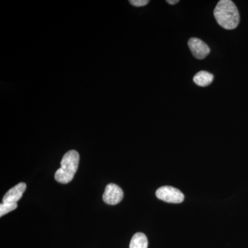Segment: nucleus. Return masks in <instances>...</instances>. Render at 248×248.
I'll return each mask as SVG.
<instances>
[{
  "instance_id": "obj_1",
  "label": "nucleus",
  "mask_w": 248,
  "mask_h": 248,
  "mask_svg": "<svg viewBox=\"0 0 248 248\" xmlns=\"http://www.w3.org/2000/svg\"><path fill=\"white\" fill-rule=\"evenodd\" d=\"M214 16L218 25L226 30H233L239 25V11L231 0H221L218 1L214 11Z\"/></svg>"
},
{
  "instance_id": "obj_2",
  "label": "nucleus",
  "mask_w": 248,
  "mask_h": 248,
  "mask_svg": "<svg viewBox=\"0 0 248 248\" xmlns=\"http://www.w3.org/2000/svg\"><path fill=\"white\" fill-rule=\"evenodd\" d=\"M79 163V155L78 152H67L62 158L61 167L55 172V180L63 184L71 182L78 170Z\"/></svg>"
},
{
  "instance_id": "obj_3",
  "label": "nucleus",
  "mask_w": 248,
  "mask_h": 248,
  "mask_svg": "<svg viewBox=\"0 0 248 248\" xmlns=\"http://www.w3.org/2000/svg\"><path fill=\"white\" fill-rule=\"evenodd\" d=\"M156 196L159 200L167 203H180L184 200V194L180 190L171 186L160 187L156 191Z\"/></svg>"
},
{
  "instance_id": "obj_4",
  "label": "nucleus",
  "mask_w": 248,
  "mask_h": 248,
  "mask_svg": "<svg viewBox=\"0 0 248 248\" xmlns=\"http://www.w3.org/2000/svg\"><path fill=\"white\" fill-rule=\"evenodd\" d=\"M124 198V192L120 187L114 184L107 186L103 195V200L109 205H116L120 203Z\"/></svg>"
},
{
  "instance_id": "obj_5",
  "label": "nucleus",
  "mask_w": 248,
  "mask_h": 248,
  "mask_svg": "<svg viewBox=\"0 0 248 248\" xmlns=\"http://www.w3.org/2000/svg\"><path fill=\"white\" fill-rule=\"evenodd\" d=\"M188 46L194 57L199 60H203L210 54L208 46L197 37H192L189 40Z\"/></svg>"
},
{
  "instance_id": "obj_6",
  "label": "nucleus",
  "mask_w": 248,
  "mask_h": 248,
  "mask_svg": "<svg viewBox=\"0 0 248 248\" xmlns=\"http://www.w3.org/2000/svg\"><path fill=\"white\" fill-rule=\"evenodd\" d=\"M26 189L27 184L25 183H19L5 194L4 197H3V203H17L18 201L22 198Z\"/></svg>"
},
{
  "instance_id": "obj_7",
  "label": "nucleus",
  "mask_w": 248,
  "mask_h": 248,
  "mask_svg": "<svg viewBox=\"0 0 248 248\" xmlns=\"http://www.w3.org/2000/svg\"><path fill=\"white\" fill-rule=\"evenodd\" d=\"M213 79L214 76L213 74L204 71L199 72L193 78L194 82L197 86H202V87L209 86L213 82Z\"/></svg>"
},
{
  "instance_id": "obj_8",
  "label": "nucleus",
  "mask_w": 248,
  "mask_h": 248,
  "mask_svg": "<svg viewBox=\"0 0 248 248\" xmlns=\"http://www.w3.org/2000/svg\"><path fill=\"white\" fill-rule=\"evenodd\" d=\"M148 239L143 233L138 232L134 234L130 241L129 248H148Z\"/></svg>"
},
{
  "instance_id": "obj_9",
  "label": "nucleus",
  "mask_w": 248,
  "mask_h": 248,
  "mask_svg": "<svg viewBox=\"0 0 248 248\" xmlns=\"http://www.w3.org/2000/svg\"><path fill=\"white\" fill-rule=\"evenodd\" d=\"M17 207V203H1L0 205V216L3 217L10 212L16 210Z\"/></svg>"
},
{
  "instance_id": "obj_10",
  "label": "nucleus",
  "mask_w": 248,
  "mask_h": 248,
  "mask_svg": "<svg viewBox=\"0 0 248 248\" xmlns=\"http://www.w3.org/2000/svg\"><path fill=\"white\" fill-rule=\"evenodd\" d=\"M130 3L137 7H141L148 4L149 1L148 0H130Z\"/></svg>"
},
{
  "instance_id": "obj_11",
  "label": "nucleus",
  "mask_w": 248,
  "mask_h": 248,
  "mask_svg": "<svg viewBox=\"0 0 248 248\" xmlns=\"http://www.w3.org/2000/svg\"><path fill=\"white\" fill-rule=\"evenodd\" d=\"M167 3H169V4L174 5L179 3V0H168Z\"/></svg>"
}]
</instances>
